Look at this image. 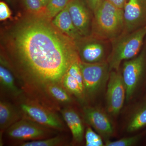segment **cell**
I'll list each match as a JSON object with an SVG mask.
<instances>
[{
	"mask_svg": "<svg viewBox=\"0 0 146 146\" xmlns=\"http://www.w3.org/2000/svg\"><path fill=\"white\" fill-rule=\"evenodd\" d=\"M50 19L29 17L11 33L10 61L25 96L50 108L46 89L62 85L71 65L80 60L76 42L61 32Z\"/></svg>",
	"mask_w": 146,
	"mask_h": 146,
	"instance_id": "cell-1",
	"label": "cell"
},
{
	"mask_svg": "<svg viewBox=\"0 0 146 146\" xmlns=\"http://www.w3.org/2000/svg\"><path fill=\"white\" fill-rule=\"evenodd\" d=\"M93 13L91 35L111 42L122 33L124 28L123 9L102 0Z\"/></svg>",
	"mask_w": 146,
	"mask_h": 146,
	"instance_id": "cell-2",
	"label": "cell"
},
{
	"mask_svg": "<svg viewBox=\"0 0 146 146\" xmlns=\"http://www.w3.org/2000/svg\"><path fill=\"white\" fill-rule=\"evenodd\" d=\"M146 35V26L128 33H122L111 41L112 49L107 58L110 71L118 70L123 61L136 57Z\"/></svg>",
	"mask_w": 146,
	"mask_h": 146,
	"instance_id": "cell-3",
	"label": "cell"
},
{
	"mask_svg": "<svg viewBox=\"0 0 146 146\" xmlns=\"http://www.w3.org/2000/svg\"><path fill=\"white\" fill-rule=\"evenodd\" d=\"M23 118H27L41 125L56 131H63L65 125L54 110L26 97L16 102Z\"/></svg>",
	"mask_w": 146,
	"mask_h": 146,
	"instance_id": "cell-4",
	"label": "cell"
},
{
	"mask_svg": "<svg viewBox=\"0 0 146 146\" xmlns=\"http://www.w3.org/2000/svg\"><path fill=\"white\" fill-rule=\"evenodd\" d=\"M80 66L85 98H92L99 93L108 81L111 71L109 65L106 60L96 63L81 61Z\"/></svg>",
	"mask_w": 146,
	"mask_h": 146,
	"instance_id": "cell-5",
	"label": "cell"
},
{
	"mask_svg": "<svg viewBox=\"0 0 146 146\" xmlns=\"http://www.w3.org/2000/svg\"><path fill=\"white\" fill-rule=\"evenodd\" d=\"M56 131L30 119L23 118L11 126L5 132L7 138L20 143L52 137Z\"/></svg>",
	"mask_w": 146,
	"mask_h": 146,
	"instance_id": "cell-6",
	"label": "cell"
},
{
	"mask_svg": "<svg viewBox=\"0 0 146 146\" xmlns=\"http://www.w3.org/2000/svg\"><path fill=\"white\" fill-rule=\"evenodd\" d=\"M146 61L145 51L136 57L124 61L121 74L126 89V100L132 98L143 74Z\"/></svg>",
	"mask_w": 146,
	"mask_h": 146,
	"instance_id": "cell-7",
	"label": "cell"
},
{
	"mask_svg": "<svg viewBox=\"0 0 146 146\" xmlns=\"http://www.w3.org/2000/svg\"><path fill=\"white\" fill-rule=\"evenodd\" d=\"M106 92V108L109 114L118 115L126 100V89L121 73L111 71L108 82Z\"/></svg>",
	"mask_w": 146,
	"mask_h": 146,
	"instance_id": "cell-8",
	"label": "cell"
},
{
	"mask_svg": "<svg viewBox=\"0 0 146 146\" xmlns=\"http://www.w3.org/2000/svg\"><path fill=\"white\" fill-rule=\"evenodd\" d=\"M108 42L91 35L84 36L76 42L81 61L86 63H96L105 61Z\"/></svg>",
	"mask_w": 146,
	"mask_h": 146,
	"instance_id": "cell-9",
	"label": "cell"
},
{
	"mask_svg": "<svg viewBox=\"0 0 146 146\" xmlns=\"http://www.w3.org/2000/svg\"><path fill=\"white\" fill-rule=\"evenodd\" d=\"M124 28L128 33L146 26V0H127L123 8Z\"/></svg>",
	"mask_w": 146,
	"mask_h": 146,
	"instance_id": "cell-10",
	"label": "cell"
},
{
	"mask_svg": "<svg viewBox=\"0 0 146 146\" xmlns=\"http://www.w3.org/2000/svg\"><path fill=\"white\" fill-rule=\"evenodd\" d=\"M67 7L73 23L80 34L83 36L91 35V15L84 0H70Z\"/></svg>",
	"mask_w": 146,
	"mask_h": 146,
	"instance_id": "cell-11",
	"label": "cell"
},
{
	"mask_svg": "<svg viewBox=\"0 0 146 146\" xmlns=\"http://www.w3.org/2000/svg\"><path fill=\"white\" fill-rule=\"evenodd\" d=\"M84 117L87 123L106 141L113 135L114 129L110 119L104 112L96 108L86 106L83 109Z\"/></svg>",
	"mask_w": 146,
	"mask_h": 146,
	"instance_id": "cell-12",
	"label": "cell"
},
{
	"mask_svg": "<svg viewBox=\"0 0 146 146\" xmlns=\"http://www.w3.org/2000/svg\"><path fill=\"white\" fill-rule=\"evenodd\" d=\"M9 66V64L1 58L0 86L1 94L11 98L16 102L25 97L23 89L16 83L15 76Z\"/></svg>",
	"mask_w": 146,
	"mask_h": 146,
	"instance_id": "cell-13",
	"label": "cell"
},
{
	"mask_svg": "<svg viewBox=\"0 0 146 146\" xmlns=\"http://www.w3.org/2000/svg\"><path fill=\"white\" fill-rule=\"evenodd\" d=\"M23 118L17 105L1 99L0 101V144L3 145V137L5 131Z\"/></svg>",
	"mask_w": 146,
	"mask_h": 146,
	"instance_id": "cell-14",
	"label": "cell"
},
{
	"mask_svg": "<svg viewBox=\"0 0 146 146\" xmlns=\"http://www.w3.org/2000/svg\"><path fill=\"white\" fill-rule=\"evenodd\" d=\"M64 121L70 129L73 140L76 143H80L84 136V127L79 115L72 108L65 107L60 110Z\"/></svg>",
	"mask_w": 146,
	"mask_h": 146,
	"instance_id": "cell-15",
	"label": "cell"
},
{
	"mask_svg": "<svg viewBox=\"0 0 146 146\" xmlns=\"http://www.w3.org/2000/svg\"><path fill=\"white\" fill-rule=\"evenodd\" d=\"M52 22L61 32L70 37L76 42H78L84 37L73 23L67 6L53 18Z\"/></svg>",
	"mask_w": 146,
	"mask_h": 146,
	"instance_id": "cell-16",
	"label": "cell"
},
{
	"mask_svg": "<svg viewBox=\"0 0 146 146\" xmlns=\"http://www.w3.org/2000/svg\"><path fill=\"white\" fill-rule=\"evenodd\" d=\"M46 94L50 107L54 110L58 109L59 105H67L72 102L71 94L61 85H49L46 89Z\"/></svg>",
	"mask_w": 146,
	"mask_h": 146,
	"instance_id": "cell-17",
	"label": "cell"
},
{
	"mask_svg": "<svg viewBox=\"0 0 146 146\" xmlns=\"http://www.w3.org/2000/svg\"><path fill=\"white\" fill-rule=\"evenodd\" d=\"M62 86L72 95H74L80 102L85 100L84 89L78 80L68 73L66 72L62 79Z\"/></svg>",
	"mask_w": 146,
	"mask_h": 146,
	"instance_id": "cell-18",
	"label": "cell"
},
{
	"mask_svg": "<svg viewBox=\"0 0 146 146\" xmlns=\"http://www.w3.org/2000/svg\"><path fill=\"white\" fill-rule=\"evenodd\" d=\"M146 126V104L132 115L127 125L128 132H132Z\"/></svg>",
	"mask_w": 146,
	"mask_h": 146,
	"instance_id": "cell-19",
	"label": "cell"
},
{
	"mask_svg": "<svg viewBox=\"0 0 146 146\" xmlns=\"http://www.w3.org/2000/svg\"><path fill=\"white\" fill-rule=\"evenodd\" d=\"M65 143L64 136L58 135L42 140L23 142L18 145L21 146H58L64 145Z\"/></svg>",
	"mask_w": 146,
	"mask_h": 146,
	"instance_id": "cell-20",
	"label": "cell"
},
{
	"mask_svg": "<svg viewBox=\"0 0 146 146\" xmlns=\"http://www.w3.org/2000/svg\"><path fill=\"white\" fill-rule=\"evenodd\" d=\"M70 0H50L45 7L46 17L54 18L67 7Z\"/></svg>",
	"mask_w": 146,
	"mask_h": 146,
	"instance_id": "cell-21",
	"label": "cell"
},
{
	"mask_svg": "<svg viewBox=\"0 0 146 146\" xmlns=\"http://www.w3.org/2000/svg\"><path fill=\"white\" fill-rule=\"evenodd\" d=\"M85 138L86 146H104L101 136L95 132L91 127L86 129Z\"/></svg>",
	"mask_w": 146,
	"mask_h": 146,
	"instance_id": "cell-22",
	"label": "cell"
},
{
	"mask_svg": "<svg viewBox=\"0 0 146 146\" xmlns=\"http://www.w3.org/2000/svg\"><path fill=\"white\" fill-rule=\"evenodd\" d=\"M141 138V135H137L131 137L122 138L117 141H106L105 145L106 146H130L135 145L138 143Z\"/></svg>",
	"mask_w": 146,
	"mask_h": 146,
	"instance_id": "cell-23",
	"label": "cell"
},
{
	"mask_svg": "<svg viewBox=\"0 0 146 146\" xmlns=\"http://www.w3.org/2000/svg\"><path fill=\"white\" fill-rule=\"evenodd\" d=\"M27 10L32 13H38L45 8L41 0H23Z\"/></svg>",
	"mask_w": 146,
	"mask_h": 146,
	"instance_id": "cell-24",
	"label": "cell"
},
{
	"mask_svg": "<svg viewBox=\"0 0 146 146\" xmlns=\"http://www.w3.org/2000/svg\"><path fill=\"white\" fill-rule=\"evenodd\" d=\"M11 11L6 3L1 1L0 3V20L5 21L10 17Z\"/></svg>",
	"mask_w": 146,
	"mask_h": 146,
	"instance_id": "cell-25",
	"label": "cell"
},
{
	"mask_svg": "<svg viewBox=\"0 0 146 146\" xmlns=\"http://www.w3.org/2000/svg\"><path fill=\"white\" fill-rule=\"evenodd\" d=\"M88 7L93 12L97 9L101 3L102 0H84Z\"/></svg>",
	"mask_w": 146,
	"mask_h": 146,
	"instance_id": "cell-26",
	"label": "cell"
},
{
	"mask_svg": "<svg viewBox=\"0 0 146 146\" xmlns=\"http://www.w3.org/2000/svg\"><path fill=\"white\" fill-rule=\"evenodd\" d=\"M112 5L120 9H123L127 0H106Z\"/></svg>",
	"mask_w": 146,
	"mask_h": 146,
	"instance_id": "cell-27",
	"label": "cell"
},
{
	"mask_svg": "<svg viewBox=\"0 0 146 146\" xmlns=\"http://www.w3.org/2000/svg\"><path fill=\"white\" fill-rule=\"evenodd\" d=\"M41 1L43 4V5L45 7L46 6L47 4L49 1L50 0H41Z\"/></svg>",
	"mask_w": 146,
	"mask_h": 146,
	"instance_id": "cell-28",
	"label": "cell"
}]
</instances>
